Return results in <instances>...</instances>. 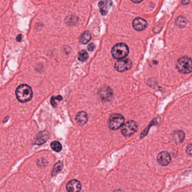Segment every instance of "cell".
<instances>
[{"instance_id":"9a60e30c","label":"cell","mask_w":192,"mask_h":192,"mask_svg":"<svg viewBox=\"0 0 192 192\" xmlns=\"http://www.w3.org/2000/svg\"><path fill=\"white\" fill-rule=\"evenodd\" d=\"M63 167V163L62 162L59 161L57 162L54 166V167L52 171V176L56 175L59 172H60L61 171Z\"/></svg>"},{"instance_id":"e0dca14e","label":"cell","mask_w":192,"mask_h":192,"mask_svg":"<svg viewBox=\"0 0 192 192\" xmlns=\"http://www.w3.org/2000/svg\"><path fill=\"white\" fill-rule=\"evenodd\" d=\"M51 147L52 150L56 152H60L61 149H62L61 144L58 141H52V143H51Z\"/></svg>"},{"instance_id":"6da1fadb","label":"cell","mask_w":192,"mask_h":192,"mask_svg":"<svg viewBox=\"0 0 192 192\" xmlns=\"http://www.w3.org/2000/svg\"><path fill=\"white\" fill-rule=\"evenodd\" d=\"M16 94L17 99L21 103H25L31 100L33 96L32 88L26 84L19 86L16 90Z\"/></svg>"},{"instance_id":"4fadbf2b","label":"cell","mask_w":192,"mask_h":192,"mask_svg":"<svg viewBox=\"0 0 192 192\" xmlns=\"http://www.w3.org/2000/svg\"><path fill=\"white\" fill-rule=\"evenodd\" d=\"M185 138V134L181 130L175 131L173 134V140L176 144L182 143Z\"/></svg>"},{"instance_id":"3957f363","label":"cell","mask_w":192,"mask_h":192,"mask_svg":"<svg viewBox=\"0 0 192 192\" xmlns=\"http://www.w3.org/2000/svg\"><path fill=\"white\" fill-rule=\"evenodd\" d=\"M176 68L179 72L184 74L192 72V59L186 56L180 58L177 61Z\"/></svg>"},{"instance_id":"ac0fdd59","label":"cell","mask_w":192,"mask_h":192,"mask_svg":"<svg viewBox=\"0 0 192 192\" xmlns=\"http://www.w3.org/2000/svg\"><path fill=\"white\" fill-rule=\"evenodd\" d=\"M88 58V55L87 52L85 50H82L81 51H80L79 52V54H78V59H79V61H86Z\"/></svg>"},{"instance_id":"30bf717a","label":"cell","mask_w":192,"mask_h":192,"mask_svg":"<svg viewBox=\"0 0 192 192\" xmlns=\"http://www.w3.org/2000/svg\"><path fill=\"white\" fill-rule=\"evenodd\" d=\"M67 190L69 192H79L81 189V184L79 181L77 180H71L67 184Z\"/></svg>"},{"instance_id":"9c48e42d","label":"cell","mask_w":192,"mask_h":192,"mask_svg":"<svg viewBox=\"0 0 192 192\" xmlns=\"http://www.w3.org/2000/svg\"><path fill=\"white\" fill-rule=\"evenodd\" d=\"M171 157L167 152H162L157 157V161L162 166H167L171 162Z\"/></svg>"},{"instance_id":"7a4b0ae2","label":"cell","mask_w":192,"mask_h":192,"mask_svg":"<svg viewBox=\"0 0 192 192\" xmlns=\"http://www.w3.org/2000/svg\"><path fill=\"white\" fill-rule=\"evenodd\" d=\"M112 55L117 59H122L126 58L129 52L128 46L123 43H119L113 46L112 49Z\"/></svg>"},{"instance_id":"ba28073f","label":"cell","mask_w":192,"mask_h":192,"mask_svg":"<svg viewBox=\"0 0 192 192\" xmlns=\"http://www.w3.org/2000/svg\"><path fill=\"white\" fill-rule=\"evenodd\" d=\"M132 26L136 31H143L147 27V22L144 19L137 18L132 22Z\"/></svg>"},{"instance_id":"7c38bea8","label":"cell","mask_w":192,"mask_h":192,"mask_svg":"<svg viewBox=\"0 0 192 192\" xmlns=\"http://www.w3.org/2000/svg\"><path fill=\"white\" fill-rule=\"evenodd\" d=\"M76 119L79 125H85L88 121V115L85 112L83 111L79 112L77 114Z\"/></svg>"},{"instance_id":"ffe728a7","label":"cell","mask_w":192,"mask_h":192,"mask_svg":"<svg viewBox=\"0 0 192 192\" xmlns=\"http://www.w3.org/2000/svg\"><path fill=\"white\" fill-rule=\"evenodd\" d=\"M186 153L189 156H192V144H189L186 148Z\"/></svg>"},{"instance_id":"5bb4252c","label":"cell","mask_w":192,"mask_h":192,"mask_svg":"<svg viewBox=\"0 0 192 192\" xmlns=\"http://www.w3.org/2000/svg\"><path fill=\"white\" fill-rule=\"evenodd\" d=\"M92 38L91 34L88 31H86L82 34L80 38V42L83 44H86Z\"/></svg>"},{"instance_id":"52a82bcc","label":"cell","mask_w":192,"mask_h":192,"mask_svg":"<svg viewBox=\"0 0 192 192\" xmlns=\"http://www.w3.org/2000/svg\"><path fill=\"white\" fill-rule=\"evenodd\" d=\"M112 1L111 0H102L99 2L100 11L103 16H105L109 11L110 8L112 6Z\"/></svg>"},{"instance_id":"44dd1931","label":"cell","mask_w":192,"mask_h":192,"mask_svg":"<svg viewBox=\"0 0 192 192\" xmlns=\"http://www.w3.org/2000/svg\"><path fill=\"white\" fill-rule=\"evenodd\" d=\"M95 46L94 43H92L88 45L87 49L90 51H93L95 49Z\"/></svg>"},{"instance_id":"5b68a950","label":"cell","mask_w":192,"mask_h":192,"mask_svg":"<svg viewBox=\"0 0 192 192\" xmlns=\"http://www.w3.org/2000/svg\"><path fill=\"white\" fill-rule=\"evenodd\" d=\"M137 130V123L134 121H129L123 126L121 132L124 136L128 137L134 134Z\"/></svg>"},{"instance_id":"8fae6325","label":"cell","mask_w":192,"mask_h":192,"mask_svg":"<svg viewBox=\"0 0 192 192\" xmlns=\"http://www.w3.org/2000/svg\"><path fill=\"white\" fill-rule=\"evenodd\" d=\"M49 138L48 132L46 131H41L37 135L35 143L38 145L42 144L45 143Z\"/></svg>"},{"instance_id":"8992f818","label":"cell","mask_w":192,"mask_h":192,"mask_svg":"<svg viewBox=\"0 0 192 192\" xmlns=\"http://www.w3.org/2000/svg\"><path fill=\"white\" fill-rule=\"evenodd\" d=\"M132 67V62L128 59H122L117 61L114 65L116 70L120 72L129 70Z\"/></svg>"},{"instance_id":"603a6c76","label":"cell","mask_w":192,"mask_h":192,"mask_svg":"<svg viewBox=\"0 0 192 192\" xmlns=\"http://www.w3.org/2000/svg\"><path fill=\"white\" fill-rule=\"evenodd\" d=\"M143 0H131V1L134 3H140Z\"/></svg>"},{"instance_id":"277c9868","label":"cell","mask_w":192,"mask_h":192,"mask_svg":"<svg viewBox=\"0 0 192 192\" xmlns=\"http://www.w3.org/2000/svg\"><path fill=\"white\" fill-rule=\"evenodd\" d=\"M125 118L123 116L120 114H113L110 117L108 125L110 129L116 130L120 128L123 125Z\"/></svg>"},{"instance_id":"d6986e66","label":"cell","mask_w":192,"mask_h":192,"mask_svg":"<svg viewBox=\"0 0 192 192\" xmlns=\"http://www.w3.org/2000/svg\"><path fill=\"white\" fill-rule=\"evenodd\" d=\"M63 99L62 96L60 95H59V96H52L51 99V103L52 104V106L54 107H56V100H57L58 101L61 100Z\"/></svg>"},{"instance_id":"7402d4cb","label":"cell","mask_w":192,"mask_h":192,"mask_svg":"<svg viewBox=\"0 0 192 192\" xmlns=\"http://www.w3.org/2000/svg\"><path fill=\"white\" fill-rule=\"evenodd\" d=\"M21 40V34H20V35H19L18 36V37H16V41H18V42H20Z\"/></svg>"},{"instance_id":"2e32d148","label":"cell","mask_w":192,"mask_h":192,"mask_svg":"<svg viewBox=\"0 0 192 192\" xmlns=\"http://www.w3.org/2000/svg\"><path fill=\"white\" fill-rule=\"evenodd\" d=\"M186 23H187V20H186V18L183 16H179L176 20V25L179 27H184L186 25Z\"/></svg>"}]
</instances>
